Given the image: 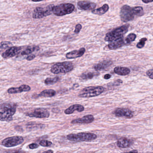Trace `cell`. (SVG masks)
Segmentation results:
<instances>
[{
  "label": "cell",
  "mask_w": 153,
  "mask_h": 153,
  "mask_svg": "<svg viewBox=\"0 0 153 153\" xmlns=\"http://www.w3.org/2000/svg\"><path fill=\"white\" fill-rule=\"evenodd\" d=\"M95 74L94 73L89 72L84 73H82L81 76V78L84 80H90L92 79L95 76Z\"/></svg>",
  "instance_id": "obj_25"
},
{
  "label": "cell",
  "mask_w": 153,
  "mask_h": 153,
  "mask_svg": "<svg viewBox=\"0 0 153 153\" xmlns=\"http://www.w3.org/2000/svg\"><path fill=\"white\" fill-rule=\"evenodd\" d=\"M115 74L120 76H127L130 73L131 70L129 68L124 66H116L114 69Z\"/></svg>",
  "instance_id": "obj_21"
},
{
  "label": "cell",
  "mask_w": 153,
  "mask_h": 153,
  "mask_svg": "<svg viewBox=\"0 0 153 153\" xmlns=\"http://www.w3.org/2000/svg\"><path fill=\"white\" fill-rule=\"evenodd\" d=\"M74 6L70 3H64L54 6L53 8V13L58 16H65L73 12Z\"/></svg>",
  "instance_id": "obj_6"
},
{
  "label": "cell",
  "mask_w": 153,
  "mask_h": 153,
  "mask_svg": "<svg viewBox=\"0 0 153 153\" xmlns=\"http://www.w3.org/2000/svg\"><path fill=\"white\" fill-rule=\"evenodd\" d=\"M85 52V48H82L78 50H74L66 53V57L68 59H74L82 56Z\"/></svg>",
  "instance_id": "obj_17"
},
{
  "label": "cell",
  "mask_w": 153,
  "mask_h": 153,
  "mask_svg": "<svg viewBox=\"0 0 153 153\" xmlns=\"http://www.w3.org/2000/svg\"><path fill=\"white\" fill-rule=\"evenodd\" d=\"M59 80H60V78L58 76L55 77L53 78H48L45 81V83L47 85H53L58 82Z\"/></svg>",
  "instance_id": "obj_26"
},
{
  "label": "cell",
  "mask_w": 153,
  "mask_h": 153,
  "mask_svg": "<svg viewBox=\"0 0 153 153\" xmlns=\"http://www.w3.org/2000/svg\"><path fill=\"white\" fill-rule=\"evenodd\" d=\"M21 49V47H10L2 53V57L4 58H8L13 57L17 54H18Z\"/></svg>",
  "instance_id": "obj_13"
},
{
  "label": "cell",
  "mask_w": 153,
  "mask_h": 153,
  "mask_svg": "<svg viewBox=\"0 0 153 153\" xmlns=\"http://www.w3.org/2000/svg\"><path fill=\"white\" fill-rule=\"evenodd\" d=\"M36 58V56L34 54H32V55H29L27 57V60L31 61L33 59H34V58Z\"/></svg>",
  "instance_id": "obj_35"
},
{
  "label": "cell",
  "mask_w": 153,
  "mask_h": 153,
  "mask_svg": "<svg viewBox=\"0 0 153 153\" xmlns=\"http://www.w3.org/2000/svg\"><path fill=\"white\" fill-rule=\"evenodd\" d=\"M129 152H136V153H137L138 151L136 150H132V151H129Z\"/></svg>",
  "instance_id": "obj_40"
},
{
  "label": "cell",
  "mask_w": 153,
  "mask_h": 153,
  "mask_svg": "<svg viewBox=\"0 0 153 153\" xmlns=\"http://www.w3.org/2000/svg\"><path fill=\"white\" fill-rule=\"evenodd\" d=\"M153 69H150L146 72V74L151 79H153Z\"/></svg>",
  "instance_id": "obj_32"
},
{
  "label": "cell",
  "mask_w": 153,
  "mask_h": 153,
  "mask_svg": "<svg viewBox=\"0 0 153 153\" xmlns=\"http://www.w3.org/2000/svg\"><path fill=\"white\" fill-rule=\"evenodd\" d=\"M56 94V92L53 89H46L40 93L38 97H54Z\"/></svg>",
  "instance_id": "obj_23"
},
{
  "label": "cell",
  "mask_w": 153,
  "mask_h": 153,
  "mask_svg": "<svg viewBox=\"0 0 153 153\" xmlns=\"http://www.w3.org/2000/svg\"><path fill=\"white\" fill-rule=\"evenodd\" d=\"M11 45H12V43L8 41L1 42V43H0V49H5L6 48L9 47Z\"/></svg>",
  "instance_id": "obj_30"
},
{
  "label": "cell",
  "mask_w": 153,
  "mask_h": 153,
  "mask_svg": "<svg viewBox=\"0 0 153 153\" xmlns=\"http://www.w3.org/2000/svg\"><path fill=\"white\" fill-rule=\"evenodd\" d=\"M124 39V37L116 39L114 41H110L108 45V48L111 50H115L122 46L126 45Z\"/></svg>",
  "instance_id": "obj_15"
},
{
  "label": "cell",
  "mask_w": 153,
  "mask_h": 153,
  "mask_svg": "<svg viewBox=\"0 0 153 153\" xmlns=\"http://www.w3.org/2000/svg\"><path fill=\"white\" fill-rule=\"evenodd\" d=\"M24 138L20 136H14L6 138L2 141L1 144L6 147H12L17 146L24 142Z\"/></svg>",
  "instance_id": "obj_9"
},
{
  "label": "cell",
  "mask_w": 153,
  "mask_h": 153,
  "mask_svg": "<svg viewBox=\"0 0 153 153\" xmlns=\"http://www.w3.org/2000/svg\"><path fill=\"white\" fill-rule=\"evenodd\" d=\"M123 81L121 80H117L116 81H114L112 84V85L114 86H117L121 84H122Z\"/></svg>",
  "instance_id": "obj_33"
},
{
  "label": "cell",
  "mask_w": 153,
  "mask_h": 153,
  "mask_svg": "<svg viewBox=\"0 0 153 153\" xmlns=\"http://www.w3.org/2000/svg\"><path fill=\"white\" fill-rule=\"evenodd\" d=\"M26 115L30 117L47 118L50 116V113L45 108H36L30 112L26 113Z\"/></svg>",
  "instance_id": "obj_10"
},
{
  "label": "cell",
  "mask_w": 153,
  "mask_h": 153,
  "mask_svg": "<svg viewBox=\"0 0 153 153\" xmlns=\"http://www.w3.org/2000/svg\"><path fill=\"white\" fill-rule=\"evenodd\" d=\"M133 141L126 138L121 137L118 139L117 142L118 147L121 148H126L130 147L133 144Z\"/></svg>",
  "instance_id": "obj_19"
},
{
  "label": "cell",
  "mask_w": 153,
  "mask_h": 153,
  "mask_svg": "<svg viewBox=\"0 0 153 153\" xmlns=\"http://www.w3.org/2000/svg\"><path fill=\"white\" fill-rule=\"evenodd\" d=\"M111 77V75L110 74H106L105 76H104V79L105 80H108V79H110Z\"/></svg>",
  "instance_id": "obj_36"
},
{
  "label": "cell",
  "mask_w": 153,
  "mask_h": 153,
  "mask_svg": "<svg viewBox=\"0 0 153 153\" xmlns=\"http://www.w3.org/2000/svg\"><path fill=\"white\" fill-rule=\"evenodd\" d=\"M147 41V39L146 38H142L140 40L139 42L137 43V47L139 49H141L144 47L145 46V43Z\"/></svg>",
  "instance_id": "obj_29"
},
{
  "label": "cell",
  "mask_w": 153,
  "mask_h": 153,
  "mask_svg": "<svg viewBox=\"0 0 153 153\" xmlns=\"http://www.w3.org/2000/svg\"><path fill=\"white\" fill-rule=\"evenodd\" d=\"M94 117L91 114L85 115L81 118L74 119L71 122L72 124H90L94 121Z\"/></svg>",
  "instance_id": "obj_14"
},
{
  "label": "cell",
  "mask_w": 153,
  "mask_h": 153,
  "mask_svg": "<svg viewBox=\"0 0 153 153\" xmlns=\"http://www.w3.org/2000/svg\"><path fill=\"white\" fill-rule=\"evenodd\" d=\"M85 107L80 104H74L73 105L70 106L68 109L65 110L64 113L66 114H72L75 111L81 112L84 111Z\"/></svg>",
  "instance_id": "obj_20"
},
{
  "label": "cell",
  "mask_w": 153,
  "mask_h": 153,
  "mask_svg": "<svg viewBox=\"0 0 153 153\" xmlns=\"http://www.w3.org/2000/svg\"><path fill=\"white\" fill-rule=\"evenodd\" d=\"M104 91V88L102 86L86 87L81 91L78 96L82 98H89L97 97L101 94Z\"/></svg>",
  "instance_id": "obj_4"
},
{
  "label": "cell",
  "mask_w": 153,
  "mask_h": 153,
  "mask_svg": "<svg viewBox=\"0 0 153 153\" xmlns=\"http://www.w3.org/2000/svg\"><path fill=\"white\" fill-rule=\"evenodd\" d=\"M2 111L0 112V121H12L13 116L16 110V106L15 105L8 104L3 106Z\"/></svg>",
  "instance_id": "obj_7"
},
{
  "label": "cell",
  "mask_w": 153,
  "mask_h": 153,
  "mask_svg": "<svg viewBox=\"0 0 153 153\" xmlns=\"http://www.w3.org/2000/svg\"><path fill=\"white\" fill-rule=\"evenodd\" d=\"M113 64L112 61L108 60H104L102 62H99L98 64L95 65L93 66L94 70L97 71L98 70H105L110 68Z\"/></svg>",
  "instance_id": "obj_18"
},
{
  "label": "cell",
  "mask_w": 153,
  "mask_h": 153,
  "mask_svg": "<svg viewBox=\"0 0 153 153\" xmlns=\"http://www.w3.org/2000/svg\"><path fill=\"white\" fill-rule=\"evenodd\" d=\"M144 14L143 7L136 6L131 7L128 5L122 7L120 12V17L122 21L125 23L133 20L135 17H140Z\"/></svg>",
  "instance_id": "obj_1"
},
{
  "label": "cell",
  "mask_w": 153,
  "mask_h": 153,
  "mask_svg": "<svg viewBox=\"0 0 153 153\" xmlns=\"http://www.w3.org/2000/svg\"><path fill=\"white\" fill-rule=\"evenodd\" d=\"M82 28L81 25L80 24H77L75 27V30H74V33L75 34H77L80 32L81 29Z\"/></svg>",
  "instance_id": "obj_31"
},
{
  "label": "cell",
  "mask_w": 153,
  "mask_h": 153,
  "mask_svg": "<svg viewBox=\"0 0 153 153\" xmlns=\"http://www.w3.org/2000/svg\"><path fill=\"white\" fill-rule=\"evenodd\" d=\"M96 4L94 2L90 1H80L78 2L77 7L78 9L82 10H91L96 8Z\"/></svg>",
  "instance_id": "obj_12"
},
{
  "label": "cell",
  "mask_w": 153,
  "mask_h": 153,
  "mask_svg": "<svg viewBox=\"0 0 153 153\" xmlns=\"http://www.w3.org/2000/svg\"><path fill=\"white\" fill-rule=\"evenodd\" d=\"M32 1H34V2H38V1H42L44 0H32Z\"/></svg>",
  "instance_id": "obj_39"
},
{
  "label": "cell",
  "mask_w": 153,
  "mask_h": 153,
  "mask_svg": "<svg viewBox=\"0 0 153 153\" xmlns=\"http://www.w3.org/2000/svg\"><path fill=\"white\" fill-rule=\"evenodd\" d=\"M109 9V6L108 5L105 4L99 8L93 9L92 11V13L93 14L98 15V16H102V15H103V14H105L107 12Z\"/></svg>",
  "instance_id": "obj_22"
},
{
  "label": "cell",
  "mask_w": 153,
  "mask_h": 153,
  "mask_svg": "<svg viewBox=\"0 0 153 153\" xmlns=\"http://www.w3.org/2000/svg\"><path fill=\"white\" fill-rule=\"evenodd\" d=\"M115 116L125 117L127 118H131L133 117V112L127 108H117L113 112Z\"/></svg>",
  "instance_id": "obj_11"
},
{
  "label": "cell",
  "mask_w": 153,
  "mask_h": 153,
  "mask_svg": "<svg viewBox=\"0 0 153 153\" xmlns=\"http://www.w3.org/2000/svg\"><path fill=\"white\" fill-rule=\"evenodd\" d=\"M74 68V65L70 62H58L51 67V72L53 74L66 73L72 71Z\"/></svg>",
  "instance_id": "obj_5"
},
{
  "label": "cell",
  "mask_w": 153,
  "mask_h": 153,
  "mask_svg": "<svg viewBox=\"0 0 153 153\" xmlns=\"http://www.w3.org/2000/svg\"><path fill=\"white\" fill-rule=\"evenodd\" d=\"M129 26V24H126L107 33L106 35L104 40L106 41L110 42L116 39L124 37V35L128 32Z\"/></svg>",
  "instance_id": "obj_2"
},
{
  "label": "cell",
  "mask_w": 153,
  "mask_h": 153,
  "mask_svg": "<svg viewBox=\"0 0 153 153\" xmlns=\"http://www.w3.org/2000/svg\"><path fill=\"white\" fill-rule=\"evenodd\" d=\"M38 147H39V146L36 143H32L29 146V147L30 149H36V148H38Z\"/></svg>",
  "instance_id": "obj_34"
},
{
  "label": "cell",
  "mask_w": 153,
  "mask_h": 153,
  "mask_svg": "<svg viewBox=\"0 0 153 153\" xmlns=\"http://www.w3.org/2000/svg\"><path fill=\"white\" fill-rule=\"evenodd\" d=\"M38 47H36V46H29L25 49V50L23 51L21 53L22 55H28V54H30L32 53L33 52H34L35 50H37V48Z\"/></svg>",
  "instance_id": "obj_27"
},
{
  "label": "cell",
  "mask_w": 153,
  "mask_h": 153,
  "mask_svg": "<svg viewBox=\"0 0 153 153\" xmlns=\"http://www.w3.org/2000/svg\"><path fill=\"white\" fill-rule=\"evenodd\" d=\"M40 145L43 147H49L52 145V142L46 140H42L40 141Z\"/></svg>",
  "instance_id": "obj_28"
},
{
  "label": "cell",
  "mask_w": 153,
  "mask_h": 153,
  "mask_svg": "<svg viewBox=\"0 0 153 153\" xmlns=\"http://www.w3.org/2000/svg\"><path fill=\"white\" fill-rule=\"evenodd\" d=\"M136 37H137V35L134 33H130L129 34L125 39V42L126 45H129L131 42L135 41Z\"/></svg>",
  "instance_id": "obj_24"
},
{
  "label": "cell",
  "mask_w": 153,
  "mask_h": 153,
  "mask_svg": "<svg viewBox=\"0 0 153 153\" xmlns=\"http://www.w3.org/2000/svg\"><path fill=\"white\" fill-rule=\"evenodd\" d=\"M142 2L146 4H148L149 3L153 2V0H141Z\"/></svg>",
  "instance_id": "obj_37"
},
{
  "label": "cell",
  "mask_w": 153,
  "mask_h": 153,
  "mask_svg": "<svg viewBox=\"0 0 153 153\" xmlns=\"http://www.w3.org/2000/svg\"><path fill=\"white\" fill-rule=\"evenodd\" d=\"M31 90V87L28 85H23L17 88H10L7 92L9 94H16L23 92H28Z\"/></svg>",
  "instance_id": "obj_16"
},
{
  "label": "cell",
  "mask_w": 153,
  "mask_h": 153,
  "mask_svg": "<svg viewBox=\"0 0 153 153\" xmlns=\"http://www.w3.org/2000/svg\"><path fill=\"white\" fill-rule=\"evenodd\" d=\"M54 6L53 5H50L45 8L37 7L33 13L32 17L38 19L49 16L53 13V8Z\"/></svg>",
  "instance_id": "obj_8"
},
{
  "label": "cell",
  "mask_w": 153,
  "mask_h": 153,
  "mask_svg": "<svg viewBox=\"0 0 153 153\" xmlns=\"http://www.w3.org/2000/svg\"><path fill=\"white\" fill-rule=\"evenodd\" d=\"M69 141L74 142L90 141L95 140L97 136L92 133H80L77 134H70L66 136Z\"/></svg>",
  "instance_id": "obj_3"
},
{
  "label": "cell",
  "mask_w": 153,
  "mask_h": 153,
  "mask_svg": "<svg viewBox=\"0 0 153 153\" xmlns=\"http://www.w3.org/2000/svg\"><path fill=\"white\" fill-rule=\"evenodd\" d=\"M53 150H49L45 151V152H44V153H53Z\"/></svg>",
  "instance_id": "obj_38"
}]
</instances>
